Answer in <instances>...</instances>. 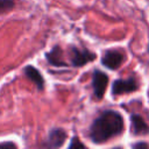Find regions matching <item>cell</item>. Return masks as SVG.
<instances>
[{"label":"cell","mask_w":149,"mask_h":149,"mask_svg":"<svg viewBox=\"0 0 149 149\" xmlns=\"http://www.w3.org/2000/svg\"><path fill=\"white\" fill-rule=\"evenodd\" d=\"M139 87H140L139 81L134 76L126 79H115L112 84V94L120 95L125 93H132L137 91Z\"/></svg>","instance_id":"obj_3"},{"label":"cell","mask_w":149,"mask_h":149,"mask_svg":"<svg viewBox=\"0 0 149 149\" xmlns=\"http://www.w3.org/2000/svg\"><path fill=\"white\" fill-rule=\"evenodd\" d=\"M123 128L125 122L121 113L114 109H107L93 120L88 129V137L93 143L101 144L120 135Z\"/></svg>","instance_id":"obj_1"},{"label":"cell","mask_w":149,"mask_h":149,"mask_svg":"<svg viewBox=\"0 0 149 149\" xmlns=\"http://www.w3.org/2000/svg\"><path fill=\"white\" fill-rule=\"evenodd\" d=\"M0 147H16V144L15 143H13V142H0Z\"/></svg>","instance_id":"obj_13"},{"label":"cell","mask_w":149,"mask_h":149,"mask_svg":"<svg viewBox=\"0 0 149 149\" xmlns=\"http://www.w3.org/2000/svg\"><path fill=\"white\" fill-rule=\"evenodd\" d=\"M73 148H85V144L77 136H73L69 144V149H73Z\"/></svg>","instance_id":"obj_11"},{"label":"cell","mask_w":149,"mask_h":149,"mask_svg":"<svg viewBox=\"0 0 149 149\" xmlns=\"http://www.w3.org/2000/svg\"><path fill=\"white\" fill-rule=\"evenodd\" d=\"M45 59L47 62L56 68H65V66H70L69 63L65 61L64 58V54L63 50L59 45H55L51 50H49L45 54Z\"/></svg>","instance_id":"obj_7"},{"label":"cell","mask_w":149,"mask_h":149,"mask_svg":"<svg viewBox=\"0 0 149 149\" xmlns=\"http://www.w3.org/2000/svg\"><path fill=\"white\" fill-rule=\"evenodd\" d=\"M23 73L24 76L37 87L38 91H43L44 90V86H45V80L43 78V76L41 74V72L34 66V65H26L23 68Z\"/></svg>","instance_id":"obj_8"},{"label":"cell","mask_w":149,"mask_h":149,"mask_svg":"<svg viewBox=\"0 0 149 149\" xmlns=\"http://www.w3.org/2000/svg\"><path fill=\"white\" fill-rule=\"evenodd\" d=\"M132 147L133 148H148V144L146 143V142H137V143H134V144H132Z\"/></svg>","instance_id":"obj_12"},{"label":"cell","mask_w":149,"mask_h":149,"mask_svg":"<svg viewBox=\"0 0 149 149\" xmlns=\"http://www.w3.org/2000/svg\"><path fill=\"white\" fill-rule=\"evenodd\" d=\"M15 6L14 0H0V14L10 12Z\"/></svg>","instance_id":"obj_10"},{"label":"cell","mask_w":149,"mask_h":149,"mask_svg":"<svg viewBox=\"0 0 149 149\" xmlns=\"http://www.w3.org/2000/svg\"><path fill=\"white\" fill-rule=\"evenodd\" d=\"M107 84H108V76L100 70H94L92 73V88L94 97L97 99H101L104 97Z\"/></svg>","instance_id":"obj_5"},{"label":"cell","mask_w":149,"mask_h":149,"mask_svg":"<svg viewBox=\"0 0 149 149\" xmlns=\"http://www.w3.org/2000/svg\"><path fill=\"white\" fill-rule=\"evenodd\" d=\"M68 137V134L65 132V129L59 128V127H55L52 129H50L43 147L47 148H59L65 143V140Z\"/></svg>","instance_id":"obj_6"},{"label":"cell","mask_w":149,"mask_h":149,"mask_svg":"<svg viewBox=\"0 0 149 149\" xmlns=\"http://www.w3.org/2000/svg\"><path fill=\"white\" fill-rule=\"evenodd\" d=\"M148 52H149V44H148Z\"/></svg>","instance_id":"obj_14"},{"label":"cell","mask_w":149,"mask_h":149,"mask_svg":"<svg viewBox=\"0 0 149 149\" xmlns=\"http://www.w3.org/2000/svg\"><path fill=\"white\" fill-rule=\"evenodd\" d=\"M123 62H125V54L118 49H108L101 56V64L109 70L119 69Z\"/></svg>","instance_id":"obj_4"},{"label":"cell","mask_w":149,"mask_h":149,"mask_svg":"<svg viewBox=\"0 0 149 149\" xmlns=\"http://www.w3.org/2000/svg\"><path fill=\"white\" fill-rule=\"evenodd\" d=\"M130 123H132V133L134 135L149 134V125L144 121L142 115L137 113H133L130 115Z\"/></svg>","instance_id":"obj_9"},{"label":"cell","mask_w":149,"mask_h":149,"mask_svg":"<svg viewBox=\"0 0 149 149\" xmlns=\"http://www.w3.org/2000/svg\"><path fill=\"white\" fill-rule=\"evenodd\" d=\"M97 55L87 49L78 48L76 45L69 47V65L73 68H81L85 64L93 62Z\"/></svg>","instance_id":"obj_2"}]
</instances>
